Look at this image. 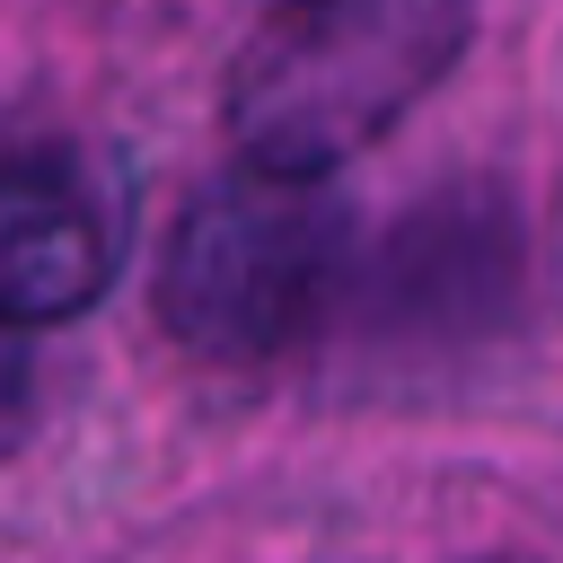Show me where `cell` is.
Here are the masks:
<instances>
[{
  "label": "cell",
  "mask_w": 563,
  "mask_h": 563,
  "mask_svg": "<svg viewBox=\"0 0 563 563\" xmlns=\"http://www.w3.org/2000/svg\"><path fill=\"white\" fill-rule=\"evenodd\" d=\"M475 44V0H273L220 79L238 167L325 185L378 150Z\"/></svg>",
  "instance_id": "1"
},
{
  "label": "cell",
  "mask_w": 563,
  "mask_h": 563,
  "mask_svg": "<svg viewBox=\"0 0 563 563\" xmlns=\"http://www.w3.org/2000/svg\"><path fill=\"white\" fill-rule=\"evenodd\" d=\"M343 246H352V220H343L334 185L220 167L185 194V211L158 246V290H150L158 325L194 361L255 369L325 317V299L343 282Z\"/></svg>",
  "instance_id": "2"
},
{
  "label": "cell",
  "mask_w": 563,
  "mask_h": 563,
  "mask_svg": "<svg viewBox=\"0 0 563 563\" xmlns=\"http://www.w3.org/2000/svg\"><path fill=\"white\" fill-rule=\"evenodd\" d=\"M114 282V229L62 150L0 158V325H70Z\"/></svg>",
  "instance_id": "3"
}]
</instances>
